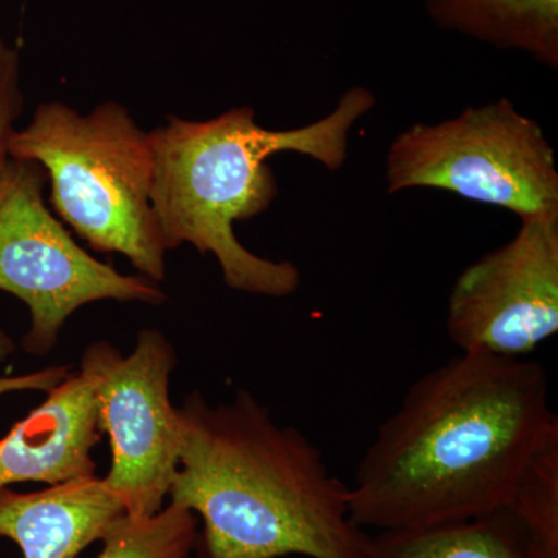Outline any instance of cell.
Returning a JSON list of instances; mask_svg holds the SVG:
<instances>
[{
	"mask_svg": "<svg viewBox=\"0 0 558 558\" xmlns=\"http://www.w3.org/2000/svg\"><path fill=\"white\" fill-rule=\"evenodd\" d=\"M557 424L539 363L459 352L418 377L381 422L349 488L351 519L411 531L506 509Z\"/></svg>",
	"mask_w": 558,
	"mask_h": 558,
	"instance_id": "cell-1",
	"label": "cell"
},
{
	"mask_svg": "<svg viewBox=\"0 0 558 558\" xmlns=\"http://www.w3.org/2000/svg\"><path fill=\"white\" fill-rule=\"evenodd\" d=\"M178 413L170 497L204 521L205 558H365L349 487L303 433L244 389L216 407L193 392Z\"/></svg>",
	"mask_w": 558,
	"mask_h": 558,
	"instance_id": "cell-2",
	"label": "cell"
},
{
	"mask_svg": "<svg viewBox=\"0 0 558 558\" xmlns=\"http://www.w3.org/2000/svg\"><path fill=\"white\" fill-rule=\"evenodd\" d=\"M362 86L344 92L336 108L306 126L267 130L252 108H234L211 120L170 117L149 132L154 156V215L168 252L191 244L216 256L227 288L286 299L301 284L290 260L260 258L238 241L234 222L263 215L278 197L267 163L279 153L311 157L326 170L348 160L349 132L376 106Z\"/></svg>",
	"mask_w": 558,
	"mask_h": 558,
	"instance_id": "cell-3",
	"label": "cell"
},
{
	"mask_svg": "<svg viewBox=\"0 0 558 558\" xmlns=\"http://www.w3.org/2000/svg\"><path fill=\"white\" fill-rule=\"evenodd\" d=\"M10 156L46 171L54 211L92 248L126 256L150 281L167 278L168 250L150 202L153 146L124 106L102 102L83 116L44 102L14 132Z\"/></svg>",
	"mask_w": 558,
	"mask_h": 558,
	"instance_id": "cell-4",
	"label": "cell"
},
{
	"mask_svg": "<svg viewBox=\"0 0 558 558\" xmlns=\"http://www.w3.org/2000/svg\"><path fill=\"white\" fill-rule=\"evenodd\" d=\"M387 193L449 191L520 219L558 213L556 154L538 121L508 98L439 123H414L392 140Z\"/></svg>",
	"mask_w": 558,
	"mask_h": 558,
	"instance_id": "cell-5",
	"label": "cell"
},
{
	"mask_svg": "<svg viewBox=\"0 0 558 558\" xmlns=\"http://www.w3.org/2000/svg\"><path fill=\"white\" fill-rule=\"evenodd\" d=\"M46 185L35 161L11 159L0 171V290L31 311L22 347L33 355L49 354L70 315L94 301L167 300L159 282L120 274L81 247L47 207Z\"/></svg>",
	"mask_w": 558,
	"mask_h": 558,
	"instance_id": "cell-6",
	"label": "cell"
},
{
	"mask_svg": "<svg viewBox=\"0 0 558 558\" xmlns=\"http://www.w3.org/2000/svg\"><path fill=\"white\" fill-rule=\"evenodd\" d=\"M175 365L174 347L156 329L142 330L128 357L98 341L81 360L94 377L98 427L112 450L102 481L131 517L160 512L178 475L180 424L170 399Z\"/></svg>",
	"mask_w": 558,
	"mask_h": 558,
	"instance_id": "cell-7",
	"label": "cell"
},
{
	"mask_svg": "<svg viewBox=\"0 0 558 558\" xmlns=\"http://www.w3.org/2000/svg\"><path fill=\"white\" fill-rule=\"evenodd\" d=\"M515 236L459 274L447 332L461 352L524 359L558 332V213L520 219Z\"/></svg>",
	"mask_w": 558,
	"mask_h": 558,
	"instance_id": "cell-8",
	"label": "cell"
},
{
	"mask_svg": "<svg viewBox=\"0 0 558 558\" xmlns=\"http://www.w3.org/2000/svg\"><path fill=\"white\" fill-rule=\"evenodd\" d=\"M101 435L94 377L80 366L0 439V488L94 478L92 450Z\"/></svg>",
	"mask_w": 558,
	"mask_h": 558,
	"instance_id": "cell-9",
	"label": "cell"
},
{
	"mask_svg": "<svg viewBox=\"0 0 558 558\" xmlns=\"http://www.w3.org/2000/svg\"><path fill=\"white\" fill-rule=\"evenodd\" d=\"M124 513L95 476L32 494L0 488V538L13 539L22 558H76Z\"/></svg>",
	"mask_w": 558,
	"mask_h": 558,
	"instance_id": "cell-10",
	"label": "cell"
},
{
	"mask_svg": "<svg viewBox=\"0 0 558 558\" xmlns=\"http://www.w3.org/2000/svg\"><path fill=\"white\" fill-rule=\"evenodd\" d=\"M438 27L558 69V0H424Z\"/></svg>",
	"mask_w": 558,
	"mask_h": 558,
	"instance_id": "cell-11",
	"label": "cell"
},
{
	"mask_svg": "<svg viewBox=\"0 0 558 558\" xmlns=\"http://www.w3.org/2000/svg\"><path fill=\"white\" fill-rule=\"evenodd\" d=\"M365 558H532L508 509L440 526L369 535Z\"/></svg>",
	"mask_w": 558,
	"mask_h": 558,
	"instance_id": "cell-12",
	"label": "cell"
},
{
	"mask_svg": "<svg viewBox=\"0 0 558 558\" xmlns=\"http://www.w3.org/2000/svg\"><path fill=\"white\" fill-rule=\"evenodd\" d=\"M506 509L532 558H558V424L532 454Z\"/></svg>",
	"mask_w": 558,
	"mask_h": 558,
	"instance_id": "cell-13",
	"label": "cell"
},
{
	"mask_svg": "<svg viewBox=\"0 0 558 558\" xmlns=\"http://www.w3.org/2000/svg\"><path fill=\"white\" fill-rule=\"evenodd\" d=\"M197 524L196 513L174 502L153 517L124 513L102 535L97 558H194Z\"/></svg>",
	"mask_w": 558,
	"mask_h": 558,
	"instance_id": "cell-14",
	"label": "cell"
},
{
	"mask_svg": "<svg viewBox=\"0 0 558 558\" xmlns=\"http://www.w3.org/2000/svg\"><path fill=\"white\" fill-rule=\"evenodd\" d=\"M22 105L20 51L0 39V171L11 160V140L16 132L14 123L20 119Z\"/></svg>",
	"mask_w": 558,
	"mask_h": 558,
	"instance_id": "cell-15",
	"label": "cell"
},
{
	"mask_svg": "<svg viewBox=\"0 0 558 558\" xmlns=\"http://www.w3.org/2000/svg\"><path fill=\"white\" fill-rule=\"evenodd\" d=\"M69 376L70 366H51V368L22 374V376L0 377V396L14 391L49 392Z\"/></svg>",
	"mask_w": 558,
	"mask_h": 558,
	"instance_id": "cell-16",
	"label": "cell"
}]
</instances>
